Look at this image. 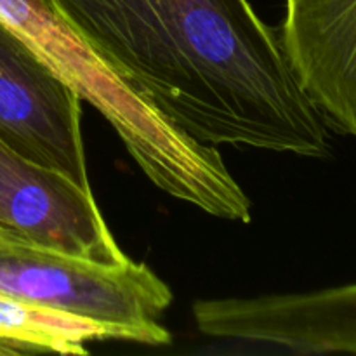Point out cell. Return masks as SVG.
<instances>
[{
  "label": "cell",
  "instance_id": "cell-9",
  "mask_svg": "<svg viewBox=\"0 0 356 356\" xmlns=\"http://www.w3.org/2000/svg\"><path fill=\"white\" fill-rule=\"evenodd\" d=\"M7 235H9V229H6V228H2V226H0V243H2L3 240L7 238Z\"/></svg>",
  "mask_w": 356,
  "mask_h": 356
},
{
  "label": "cell",
  "instance_id": "cell-2",
  "mask_svg": "<svg viewBox=\"0 0 356 356\" xmlns=\"http://www.w3.org/2000/svg\"><path fill=\"white\" fill-rule=\"evenodd\" d=\"M0 23L106 118L159 190L214 218L250 221V198L218 148L181 131L42 0H0Z\"/></svg>",
  "mask_w": 356,
  "mask_h": 356
},
{
  "label": "cell",
  "instance_id": "cell-6",
  "mask_svg": "<svg viewBox=\"0 0 356 356\" xmlns=\"http://www.w3.org/2000/svg\"><path fill=\"white\" fill-rule=\"evenodd\" d=\"M0 226L40 245L104 263L129 257L111 235L92 191L24 159L2 139Z\"/></svg>",
  "mask_w": 356,
  "mask_h": 356
},
{
  "label": "cell",
  "instance_id": "cell-8",
  "mask_svg": "<svg viewBox=\"0 0 356 356\" xmlns=\"http://www.w3.org/2000/svg\"><path fill=\"white\" fill-rule=\"evenodd\" d=\"M110 339L138 343V336L124 327L94 322L0 292V341L24 353L89 355L87 343Z\"/></svg>",
  "mask_w": 356,
  "mask_h": 356
},
{
  "label": "cell",
  "instance_id": "cell-1",
  "mask_svg": "<svg viewBox=\"0 0 356 356\" xmlns=\"http://www.w3.org/2000/svg\"><path fill=\"white\" fill-rule=\"evenodd\" d=\"M42 2L197 141L329 156V124L250 0Z\"/></svg>",
  "mask_w": 356,
  "mask_h": 356
},
{
  "label": "cell",
  "instance_id": "cell-5",
  "mask_svg": "<svg viewBox=\"0 0 356 356\" xmlns=\"http://www.w3.org/2000/svg\"><path fill=\"white\" fill-rule=\"evenodd\" d=\"M198 330L218 339L266 343L298 353L356 355V284L298 294L202 299Z\"/></svg>",
  "mask_w": 356,
  "mask_h": 356
},
{
  "label": "cell",
  "instance_id": "cell-7",
  "mask_svg": "<svg viewBox=\"0 0 356 356\" xmlns=\"http://www.w3.org/2000/svg\"><path fill=\"white\" fill-rule=\"evenodd\" d=\"M278 38L327 124L356 139V0H285Z\"/></svg>",
  "mask_w": 356,
  "mask_h": 356
},
{
  "label": "cell",
  "instance_id": "cell-4",
  "mask_svg": "<svg viewBox=\"0 0 356 356\" xmlns=\"http://www.w3.org/2000/svg\"><path fill=\"white\" fill-rule=\"evenodd\" d=\"M80 103L75 90L0 23V139L24 159L92 191Z\"/></svg>",
  "mask_w": 356,
  "mask_h": 356
},
{
  "label": "cell",
  "instance_id": "cell-3",
  "mask_svg": "<svg viewBox=\"0 0 356 356\" xmlns=\"http://www.w3.org/2000/svg\"><path fill=\"white\" fill-rule=\"evenodd\" d=\"M0 292L124 327L138 336L139 344L167 346L172 341L160 323L172 291L148 264L131 257L104 263L9 232L0 243Z\"/></svg>",
  "mask_w": 356,
  "mask_h": 356
}]
</instances>
